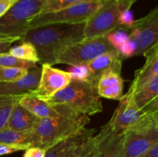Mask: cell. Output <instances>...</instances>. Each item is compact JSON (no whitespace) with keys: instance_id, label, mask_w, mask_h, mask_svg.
Returning a JSON list of instances; mask_svg holds the SVG:
<instances>
[{"instance_id":"cell-1","label":"cell","mask_w":158,"mask_h":157,"mask_svg":"<svg viewBox=\"0 0 158 157\" xmlns=\"http://www.w3.org/2000/svg\"><path fill=\"white\" fill-rule=\"evenodd\" d=\"M84 26L85 23L53 24L29 29L20 41L30 42L35 46L40 63L53 66L65 46L84 38Z\"/></svg>"},{"instance_id":"cell-2","label":"cell","mask_w":158,"mask_h":157,"mask_svg":"<svg viewBox=\"0 0 158 157\" xmlns=\"http://www.w3.org/2000/svg\"><path fill=\"white\" fill-rule=\"evenodd\" d=\"M89 122L88 115L66 106L59 116L39 120L31 132L32 146L47 149L60 140L81 132Z\"/></svg>"},{"instance_id":"cell-3","label":"cell","mask_w":158,"mask_h":157,"mask_svg":"<svg viewBox=\"0 0 158 157\" xmlns=\"http://www.w3.org/2000/svg\"><path fill=\"white\" fill-rule=\"evenodd\" d=\"M46 102L50 105H64L86 115L100 113L103 109L97 86L80 80L72 79L66 87Z\"/></svg>"},{"instance_id":"cell-4","label":"cell","mask_w":158,"mask_h":157,"mask_svg":"<svg viewBox=\"0 0 158 157\" xmlns=\"http://www.w3.org/2000/svg\"><path fill=\"white\" fill-rule=\"evenodd\" d=\"M138 0H100V8L85 22L83 37L86 38L105 36L118 29L122 12L131 9Z\"/></svg>"},{"instance_id":"cell-5","label":"cell","mask_w":158,"mask_h":157,"mask_svg":"<svg viewBox=\"0 0 158 157\" xmlns=\"http://www.w3.org/2000/svg\"><path fill=\"white\" fill-rule=\"evenodd\" d=\"M43 5L44 0H18L0 18V37L21 39L29 29V21L41 12Z\"/></svg>"},{"instance_id":"cell-6","label":"cell","mask_w":158,"mask_h":157,"mask_svg":"<svg viewBox=\"0 0 158 157\" xmlns=\"http://www.w3.org/2000/svg\"><path fill=\"white\" fill-rule=\"evenodd\" d=\"M114 49L106 36L83 38L69 43L63 48L56 59V64H65L69 66L87 64L99 55Z\"/></svg>"},{"instance_id":"cell-7","label":"cell","mask_w":158,"mask_h":157,"mask_svg":"<svg viewBox=\"0 0 158 157\" xmlns=\"http://www.w3.org/2000/svg\"><path fill=\"white\" fill-rule=\"evenodd\" d=\"M100 0L73 5L56 12L40 13L29 21V29L53 24L85 23L100 8Z\"/></svg>"},{"instance_id":"cell-8","label":"cell","mask_w":158,"mask_h":157,"mask_svg":"<svg viewBox=\"0 0 158 157\" xmlns=\"http://www.w3.org/2000/svg\"><path fill=\"white\" fill-rule=\"evenodd\" d=\"M124 133L113 130L109 123L88 139L83 157H124Z\"/></svg>"},{"instance_id":"cell-9","label":"cell","mask_w":158,"mask_h":157,"mask_svg":"<svg viewBox=\"0 0 158 157\" xmlns=\"http://www.w3.org/2000/svg\"><path fill=\"white\" fill-rule=\"evenodd\" d=\"M129 38L134 42L136 55H143L158 45V7L147 15L135 20L132 27L126 29Z\"/></svg>"},{"instance_id":"cell-10","label":"cell","mask_w":158,"mask_h":157,"mask_svg":"<svg viewBox=\"0 0 158 157\" xmlns=\"http://www.w3.org/2000/svg\"><path fill=\"white\" fill-rule=\"evenodd\" d=\"M41 69L40 83L36 89L31 94L43 101L52 98L72 80L69 72L56 69L47 63L42 64Z\"/></svg>"},{"instance_id":"cell-11","label":"cell","mask_w":158,"mask_h":157,"mask_svg":"<svg viewBox=\"0 0 158 157\" xmlns=\"http://www.w3.org/2000/svg\"><path fill=\"white\" fill-rule=\"evenodd\" d=\"M134 90L130 86L128 92L120 98V103L108 123L113 130L123 133L138 120L142 110L138 109L134 102Z\"/></svg>"},{"instance_id":"cell-12","label":"cell","mask_w":158,"mask_h":157,"mask_svg":"<svg viewBox=\"0 0 158 157\" xmlns=\"http://www.w3.org/2000/svg\"><path fill=\"white\" fill-rule=\"evenodd\" d=\"M123 59L124 58L116 49L97 56L86 64L89 72L88 82L97 86L99 78L104 73L114 72L121 74Z\"/></svg>"},{"instance_id":"cell-13","label":"cell","mask_w":158,"mask_h":157,"mask_svg":"<svg viewBox=\"0 0 158 157\" xmlns=\"http://www.w3.org/2000/svg\"><path fill=\"white\" fill-rule=\"evenodd\" d=\"M41 67L28 70L23 78L12 83H0V95H23L33 92L38 86Z\"/></svg>"},{"instance_id":"cell-14","label":"cell","mask_w":158,"mask_h":157,"mask_svg":"<svg viewBox=\"0 0 158 157\" xmlns=\"http://www.w3.org/2000/svg\"><path fill=\"white\" fill-rule=\"evenodd\" d=\"M19 104L40 119L59 116L66 106L64 105H50L31 93L23 95L19 101Z\"/></svg>"},{"instance_id":"cell-15","label":"cell","mask_w":158,"mask_h":157,"mask_svg":"<svg viewBox=\"0 0 158 157\" xmlns=\"http://www.w3.org/2000/svg\"><path fill=\"white\" fill-rule=\"evenodd\" d=\"M146 58L141 69L135 72L131 87L136 90L158 76V45L143 55Z\"/></svg>"},{"instance_id":"cell-16","label":"cell","mask_w":158,"mask_h":157,"mask_svg":"<svg viewBox=\"0 0 158 157\" xmlns=\"http://www.w3.org/2000/svg\"><path fill=\"white\" fill-rule=\"evenodd\" d=\"M97 132L96 129H86L78 133L67 137L52 145L46 151L45 157H66L69 152L83 140L92 136Z\"/></svg>"},{"instance_id":"cell-17","label":"cell","mask_w":158,"mask_h":157,"mask_svg":"<svg viewBox=\"0 0 158 157\" xmlns=\"http://www.w3.org/2000/svg\"><path fill=\"white\" fill-rule=\"evenodd\" d=\"M40 119L17 103L10 115L7 127L23 132H32Z\"/></svg>"},{"instance_id":"cell-18","label":"cell","mask_w":158,"mask_h":157,"mask_svg":"<svg viewBox=\"0 0 158 157\" xmlns=\"http://www.w3.org/2000/svg\"><path fill=\"white\" fill-rule=\"evenodd\" d=\"M0 143L18 146L26 150L32 146L31 132L14 130L9 127L0 129Z\"/></svg>"},{"instance_id":"cell-19","label":"cell","mask_w":158,"mask_h":157,"mask_svg":"<svg viewBox=\"0 0 158 157\" xmlns=\"http://www.w3.org/2000/svg\"><path fill=\"white\" fill-rule=\"evenodd\" d=\"M134 97L136 105L140 110L158 97V76L136 90Z\"/></svg>"},{"instance_id":"cell-20","label":"cell","mask_w":158,"mask_h":157,"mask_svg":"<svg viewBox=\"0 0 158 157\" xmlns=\"http://www.w3.org/2000/svg\"><path fill=\"white\" fill-rule=\"evenodd\" d=\"M23 95H0V129L7 127L14 107Z\"/></svg>"},{"instance_id":"cell-21","label":"cell","mask_w":158,"mask_h":157,"mask_svg":"<svg viewBox=\"0 0 158 157\" xmlns=\"http://www.w3.org/2000/svg\"><path fill=\"white\" fill-rule=\"evenodd\" d=\"M8 53L20 59L40 63V58L36 49L35 46L30 42H23V43L20 45L12 46L9 49Z\"/></svg>"},{"instance_id":"cell-22","label":"cell","mask_w":158,"mask_h":157,"mask_svg":"<svg viewBox=\"0 0 158 157\" xmlns=\"http://www.w3.org/2000/svg\"><path fill=\"white\" fill-rule=\"evenodd\" d=\"M37 63L32 62L26 61V60L20 59L13 55L7 53L1 54L0 55V66H6V67H14L29 70L37 67Z\"/></svg>"},{"instance_id":"cell-23","label":"cell","mask_w":158,"mask_h":157,"mask_svg":"<svg viewBox=\"0 0 158 157\" xmlns=\"http://www.w3.org/2000/svg\"><path fill=\"white\" fill-rule=\"evenodd\" d=\"M95 1L97 0H44V5L40 13L56 12L77 3Z\"/></svg>"},{"instance_id":"cell-24","label":"cell","mask_w":158,"mask_h":157,"mask_svg":"<svg viewBox=\"0 0 158 157\" xmlns=\"http://www.w3.org/2000/svg\"><path fill=\"white\" fill-rule=\"evenodd\" d=\"M27 72V69L0 66V83L15 82L23 78Z\"/></svg>"},{"instance_id":"cell-25","label":"cell","mask_w":158,"mask_h":157,"mask_svg":"<svg viewBox=\"0 0 158 157\" xmlns=\"http://www.w3.org/2000/svg\"><path fill=\"white\" fill-rule=\"evenodd\" d=\"M109 42L110 44L116 49L118 50L122 45L124 44L128 39H129V34L128 32L124 29L119 27L118 29L112 31L107 35H105Z\"/></svg>"},{"instance_id":"cell-26","label":"cell","mask_w":158,"mask_h":157,"mask_svg":"<svg viewBox=\"0 0 158 157\" xmlns=\"http://www.w3.org/2000/svg\"><path fill=\"white\" fill-rule=\"evenodd\" d=\"M123 83V79L121 74L118 72H109L104 73L99 78L97 85V89L115 86V85Z\"/></svg>"},{"instance_id":"cell-27","label":"cell","mask_w":158,"mask_h":157,"mask_svg":"<svg viewBox=\"0 0 158 157\" xmlns=\"http://www.w3.org/2000/svg\"><path fill=\"white\" fill-rule=\"evenodd\" d=\"M123 83H120V84L99 89L97 90V93L100 97L110 99L120 100V98L123 96Z\"/></svg>"},{"instance_id":"cell-28","label":"cell","mask_w":158,"mask_h":157,"mask_svg":"<svg viewBox=\"0 0 158 157\" xmlns=\"http://www.w3.org/2000/svg\"><path fill=\"white\" fill-rule=\"evenodd\" d=\"M66 72L70 74L72 79L86 82L89 79V72L86 64L70 66Z\"/></svg>"},{"instance_id":"cell-29","label":"cell","mask_w":158,"mask_h":157,"mask_svg":"<svg viewBox=\"0 0 158 157\" xmlns=\"http://www.w3.org/2000/svg\"><path fill=\"white\" fill-rule=\"evenodd\" d=\"M134 22L135 20L134 18L132 11L131 9H127L122 12V13L120 14V18H119V25H120L119 27L124 29H130L132 27Z\"/></svg>"},{"instance_id":"cell-30","label":"cell","mask_w":158,"mask_h":157,"mask_svg":"<svg viewBox=\"0 0 158 157\" xmlns=\"http://www.w3.org/2000/svg\"><path fill=\"white\" fill-rule=\"evenodd\" d=\"M119 53L121 55V56L123 58H130V57L134 56L136 51V46L135 43L131 38L127 40L123 45H122L121 47L117 50Z\"/></svg>"},{"instance_id":"cell-31","label":"cell","mask_w":158,"mask_h":157,"mask_svg":"<svg viewBox=\"0 0 158 157\" xmlns=\"http://www.w3.org/2000/svg\"><path fill=\"white\" fill-rule=\"evenodd\" d=\"M19 40L17 37H0V55L7 53L12 43Z\"/></svg>"},{"instance_id":"cell-32","label":"cell","mask_w":158,"mask_h":157,"mask_svg":"<svg viewBox=\"0 0 158 157\" xmlns=\"http://www.w3.org/2000/svg\"><path fill=\"white\" fill-rule=\"evenodd\" d=\"M46 149L36 146H31L25 150L23 157H45Z\"/></svg>"},{"instance_id":"cell-33","label":"cell","mask_w":158,"mask_h":157,"mask_svg":"<svg viewBox=\"0 0 158 157\" xmlns=\"http://www.w3.org/2000/svg\"><path fill=\"white\" fill-rule=\"evenodd\" d=\"M90 137H89V138H90ZM89 138L83 140V141L80 142V143H78V144H77V146L69 152V154L66 155V157H83V153H84L85 144H86V140Z\"/></svg>"},{"instance_id":"cell-34","label":"cell","mask_w":158,"mask_h":157,"mask_svg":"<svg viewBox=\"0 0 158 157\" xmlns=\"http://www.w3.org/2000/svg\"><path fill=\"white\" fill-rule=\"evenodd\" d=\"M21 150H23V149L20 147H18V146L0 143V155H7V154L13 153V152Z\"/></svg>"},{"instance_id":"cell-35","label":"cell","mask_w":158,"mask_h":157,"mask_svg":"<svg viewBox=\"0 0 158 157\" xmlns=\"http://www.w3.org/2000/svg\"><path fill=\"white\" fill-rule=\"evenodd\" d=\"M18 0H0V18L8 12Z\"/></svg>"},{"instance_id":"cell-36","label":"cell","mask_w":158,"mask_h":157,"mask_svg":"<svg viewBox=\"0 0 158 157\" xmlns=\"http://www.w3.org/2000/svg\"><path fill=\"white\" fill-rule=\"evenodd\" d=\"M139 157H158V143H155L146 152Z\"/></svg>"}]
</instances>
